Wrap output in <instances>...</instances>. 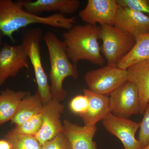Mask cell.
<instances>
[{
  "mask_svg": "<svg viewBox=\"0 0 149 149\" xmlns=\"http://www.w3.org/2000/svg\"><path fill=\"white\" fill-rule=\"evenodd\" d=\"M28 58L22 43L14 46L3 43L0 49V87L9 77L16 76L21 70L29 69Z\"/></svg>",
  "mask_w": 149,
  "mask_h": 149,
  "instance_id": "ba28073f",
  "label": "cell"
},
{
  "mask_svg": "<svg viewBox=\"0 0 149 149\" xmlns=\"http://www.w3.org/2000/svg\"><path fill=\"white\" fill-rule=\"evenodd\" d=\"M27 95L24 91L6 89L0 94V125L11 120L16 113L21 101Z\"/></svg>",
  "mask_w": 149,
  "mask_h": 149,
  "instance_id": "e0dca14e",
  "label": "cell"
},
{
  "mask_svg": "<svg viewBox=\"0 0 149 149\" xmlns=\"http://www.w3.org/2000/svg\"><path fill=\"white\" fill-rule=\"evenodd\" d=\"M44 105L38 93L26 96L19 104L14 117L11 120L16 126L19 125L29 120L33 116L42 113Z\"/></svg>",
  "mask_w": 149,
  "mask_h": 149,
  "instance_id": "ac0fdd59",
  "label": "cell"
},
{
  "mask_svg": "<svg viewBox=\"0 0 149 149\" xmlns=\"http://www.w3.org/2000/svg\"><path fill=\"white\" fill-rule=\"evenodd\" d=\"M3 33L0 31V49H1V47L2 46L3 44Z\"/></svg>",
  "mask_w": 149,
  "mask_h": 149,
  "instance_id": "4316f807",
  "label": "cell"
},
{
  "mask_svg": "<svg viewBox=\"0 0 149 149\" xmlns=\"http://www.w3.org/2000/svg\"><path fill=\"white\" fill-rule=\"evenodd\" d=\"M42 123V113L37 115L23 124L15 126L13 130L17 133L35 136L40 130Z\"/></svg>",
  "mask_w": 149,
  "mask_h": 149,
  "instance_id": "44dd1931",
  "label": "cell"
},
{
  "mask_svg": "<svg viewBox=\"0 0 149 149\" xmlns=\"http://www.w3.org/2000/svg\"><path fill=\"white\" fill-rule=\"evenodd\" d=\"M118 5L138 11L149 17V0H116Z\"/></svg>",
  "mask_w": 149,
  "mask_h": 149,
  "instance_id": "603a6c76",
  "label": "cell"
},
{
  "mask_svg": "<svg viewBox=\"0 0 149 149\" xmlns=\"http://www.w3.org/2000/svg\"><path fill=\"white\" fill-rule=\"evenodd\" d=\"M43 40L47 47L50 62L52 100L61 102L67 95V91L63 87V81L68 77L78 78L77 65L70 61L63 41L60 40L54 32H46Z\"/></svg>",
  "mask_w": 149,
  "mask_h": 149,
  "instance_id": "3957f363",
  "label": "cell"
},
{
  "mask_svg": "<svg viewBox=\"0 0 149 149\" xmlns=\"http://www.w3.org/2000/svg\"><path fill=\"white\" fill-rule=\"evenodd\" d=\"M76 22L74 17H67L58 13L45 17L33 14L25 10L17 1L0 0V31L13 42H15V32L31 24H42L68 30Z\"/></svg>",
  "mask_w": 149,
  "mask_h": 149,
  "instance_id": "6da1fadb",
  "label": "cell"
},
{
  "mask_svg": "<svg viewBox=\"0 0 149 149\" xmlns=\"http://www.w3.org/2000/svg\"><path fill=\"white\" fill-rule=\"evenodd\" d=\"M105 129L117 137L122 142L125 149H141L136 134L140 123L128 118L115 116L111 113L102 120Z\"/></svg>",
  "mask_w": 149,
  "mask_h": 149,
  "instance_id": "8fae6325",
  "label": "cell"
},
{
  "mask_svg": "<svg viewBox=\"0 0 149 149\" xmlns=\"http://www.w3.org/2000/svg\"><path fill=\"white\" fill-rule=\"evenodd\" d=\"M63 132L69 141L71 149H99L93 140L97 126L86 128L68 120L63 121Z\"/></svg>",
  "mask_w": 149,
  "mask_h": 149,
  "instance_id": "9a60e30c",
  "label": "cell"
},
{
  "mask_svg": "<svg viewBox=\"0 0 149 149\" xmlns=\"http://www.w3.org/2000/svg\"><path fill=\"white\" fill-rule=\"evenodd\" d=\"M109 104L111 114L128 118L140 113V99L138 88L128 80L110 95Z\"/></svg>",
  "mask_w": 149,
  "mask_h": 149,
  "instance_id": "52a82bcc",
  "label": "cell"
},
{
  "mask_svg": "<svg viewBox=\"0 0 149 149\" xmlns=\"http://www.w3.org/2000/svg\"><path fill=\"white\" fill-rule=\"evenodd\" d=\"M149 59V33L136 39V43L131 50L121 60L117 66L127 69L133 65Z\"/></svg>",
  "mask_w": 149,
  "mask_h": 149,
  "instance_id": "d6986e66",
  "label": "cell"
},
{
  "mask_svg": "<svg viewBox=\"0 0 149 149\" xmlns=\"http://www.w3.org/2000/svg\"><path fill=\"white\" fill-rule=\"evenodd\" d=\"M141 149H149V143H148L146 146L144 147L143 148Z\"/></svg>",
  "mask_w": 149,
  "mask_h": 149,
  "instance_id": "83f0119b",
  "label": "cell"
},
{
  "mask_svg": "<svg viewBox=\"0 0 149 149\" xmlns=\"http://www.w3.org/2000/svg\"><path fill=\"white\" fill-rule=\"evenodd\" d=\"M128 80L136 85L140 99V113H143L149 102V59L127 68Z\"/></svg>",
  "mask_w": 149,
  "mask_h": 149,
  "instance_id": "2e32d148",
  "label": "cell"
},
{
  "mask_svg": "<svg viewBox=\"0 0 149 149\" xmlns=\"http://www.w3.org/2000/svg\"><path fill=\"white\" fill-rule=\"evenodd\" d=\"M113 26L136 39L149 33V17L138 11L119 6Z\"/></svg>",
  "mask_w": 149,
  "mask_h": 149,
  "instance_id": "7c38bea8",
  "label": "cell"
},
{
  "mask_svg": "<svg viewBox=\"0 0 149 149\" xmlns=\"http://www.w3.org/2000/svg\"><path fill=\"white\" fill-rule=\"evenodd\" d=\"M99 30L97 25L77 24L63 33V42L72 63L77 65L82 60L100 66L105 63L98 42Z\"/></svg>",
  "mask_w": 149,
  "mask_h": 149,
  "instance_id": "7a4b0ae2",
  "label": "cell"
},
{
  "mask_svg": "<svg viewBox=\"0 0 149 149\" xmlns=\"http://www.w3.org/2000/svg\"><path fill=\"white\" fill-rule=\"evenodd\" d=\"M0 149H12L11 146L6 139L0 140Z\"/></svg>",
  "mask_w": 149,
  "mask_h": 149,
  "instance_id": "484cf974",
  "label": "cell"
},
{
  "mask_svg": "<svg viewBox=\"0 0 149 149\" xmlns=\"http://www.w3.org/2000/svg\"><path fill=\"white\" fill-rule=\"evenodd\" d=\"M83 93L88 98L89 105L87 111L80 117L84 127L91 128L111 113L109 96L96 94L87 89H83Z\"/></svg>",
  "mask_w": 149,
  "mask_h": 149,
  "instance_id": "5bb4252c",
  "label": "cell"
},
{
  "mask_svg": "<svg viewBox=\"0 0 149 149\" xmlns=\"http://www.w3.org/2000/svg\"><path fill=\"white\" fill-rule=\"evenodd\" d=\"M5 139L9 142L12 149H42L35 136L20 134L13 129L6 134Z\"/></svg>",
  "mask_w": 149,
  "mask_h": 149,
  "instance_id": "ffe728a7",
  "label": "cell"
},
{
  "mask_svg": "<svg viewBox=\"0 0 149 149\" xmlns=\"http://www.w3.org/2000/svg\"><path fill=\"white\" fill-rule=\"evenodd\" d=\"M17 1L25 10L35 15L46 12L70 14L78 10L80 6L79 0H19Z\"/></svg>",
  "mask_w": 149,
  "mask_h": 149,
  "instance_id": "4fadbf2b",
  "label": "cell"
},
{
  "mask_svg": "<svg viewBox=\"0 0 149 149\" xmlns=\"http://www.w3.org/2000/svg\"><path fill=\"white\" fill-rule=\"evenodd\" d=\"M43 31L39 27L25 29L22 32V43L33 66L38 90L37 93L44 105L52 100L51 87L43 67L40 44L43 38Z\"/></svg>",
  "mask_w": 149,
  "mask_h": 149,
  "instance_id": "277c9868",
  "label": "cell"
},
{
  "mask_svg": "<svg viewBox=\"0 0 149 149\" xmlns=\"http://www.w3.org/2000/svg\"><path fill=\"white\" fill-rule=\"evenodd\" d=\"M89 102L85 95H79L74 97L70 102L69 108L74 114L79 116L83 115L88 109Z\"/></svg>",
  "mask_w": 149,
  "mask_h": 149,
  "instance_id": "cb8c5ba5",
  "label": "cell"
},
{
  "mask_svg": "<svg viewBox=\"0 0 149 149\" xmlns=\"http://www.w3.org/2000/svg\"><path fill=\"white\" fill-rule=\"evenodd\" d=\"M138 141L141 149L149 143V102L144 111L143 119L140 123Z\"/></svg>",
  "mask_w": 149,
  "mask_h": 149,
  "instance_id": "7402d4cb",
  "label": "cell"
},
{
  "mask_svg": "<svg viewBox=\"0 0 149 149\" xmlns=\"http://www.w3.org/2000/svg\"><path fill=\"white\" fill-rule=\"evenodd\" d=\"M85 80L88 90L93 93L109 96L118 87L128 80L127 69L107 65L86 72Z\"/></svg>",
  "mask_w": 149,
  "mask_h": 149,
  "instance_id": "8992f818",
  "label": "cell"
},
{
  "mask_svg": "<svg viewBox=\"0 0 149 149\" xmlns=\"http://www.w3.org/2000/svg\"><path fill=\"white\" fill-rule=\"evenodd\" d=\"M118 7L116 0H88L79 16L85 24L113 26Z\"/></svg>",
  "mask_w": 149,
  "mask_h": 149,
  "instance_id": "9c48e42d",
  "label": "cell"
},
{
  "mask_svg": "<svg viewBox=\"0 0 149 149\" xmlns=\"http://www.w3.org/2000/svg\"><path fill=\"white\" fill-rule=\"evenodd\" d=\"M98 37L102 42V54L110 66H117L136 43L135 37L113 25L100 26Z\"/></svg>",
  "mask_w": 149,
  "mask_h": 149,
  "instance_id": "5b68a950",
  "label": "cell"
},
{
  "mask_svg": "<svg viewBox=\"0 0 149 149\" xmlns=\"http://www.w3.org/2000/svg\"><path fill=\"white\" fill-rule=\"evenodd\" d=\"M64 107L61 102L53 100L44 105L42 126L35 136L42 146L63 133V125L60 118Z\"/></svg>",
  "mask_w": 149,
  "mask_h": 149,
  "instance_id": "30bf717a",
  "label": "cell"
},
{
  "mask_svg": "<svg viewBox=\"0 0 149 149\" xmlns=\"http://www.w3.org/2000/svg\"><path fill=\"white\" fill-rule=\"evenodd\" d=\"M42 149H71L68 140L63 133H60L42 146Z\"/></svg>",
  "mask_w": 149,
  "mask_h": 149,
  "instance_id": "d4e9b609",
  "label": "cell"
}]
</instances>
